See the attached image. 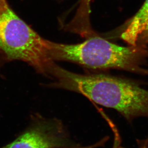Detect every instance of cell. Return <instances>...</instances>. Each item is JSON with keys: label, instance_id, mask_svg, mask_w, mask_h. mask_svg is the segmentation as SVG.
<instances>
[{"label": "cell", "instance_id": "obj_1", "mask_svg": "<svg viewBox=\"0 0 148 148\" xmlns=\"http://www.w3.org/2000/svg\"><path fill=\"white\" fill-rule=\"evenodd\" d=\"M49 76L53 82L46 84L48 87L81 94L98 105L114 109L130 123L138 117L148 119V90L134 81L102 73L79 74L55 62Z\"/></svg>", "mask_w": 148, "mask_h": 148}, {"label": "cell", "instance_id": "obj_2", "mask_svg": "<svg viewBox=\"0 0 148 148\" xmlns=\"http://www.w3.org/2000/svg\"><path fill=\"white\" fill-rule=\"evenodd\" d=\"M50 55L53 61H66L94 70L116 69L148 76L144 68L148 50L139 45L121 46L103 38L95 36L75 44L50 41Z\"/></svg>", "mask_w": 148, "mask_h": 148}, {"label": "cell", "instance_id": "obj_3", "mask_svg": "<svg viewBox=\"0 0 148 148\" xmlns=\"http://www.w3.org/2000/svg\"><path fill=\"white\" fill-rule=\"evenodd\" d=\"M50 41L42 38L18 16L10 6L0 14V55L4 61L20 60L49 76L53 61Z\"/></svg>", "mask_w": 148, "mask_h": 148}, {"label": "cell", "instance_id": "obj_4", "mask_svg": "<svg viewBox=\"0 0 148 148\" xmlns=\"http://www.w3.org/2000/svg\"><path fill=\"white\" fill-rule=\"evenodd\" d=\"M69 143L68 133L60 120L36 115L23 134L1 148H61Z\"/></svg>", "mask_w": 148, "mask_h": 148}, {"label": "cell", "instance_id": "obj_5", "mask_svg": "<svg viewBox=\"0 0 148 148\" xmlns=\"http://www.w3.org/2000/svg\"><path fill=\"white\" fill-rule=\"evenodd\" d=\"M148 20V0H146L136 14L127 23L122 33L123 40L131 46H136L138 35Z\"/></svg>", "mask_w": 148, "mask_h": 148}, {"label": "cell", "instance_id": "obj_6", "mask_svg": "<svg viewBox=\"0 0 148 148\" xmlns=\"http://www.w3.org/2000/svg\"><path fill=\"white\" fill-rule=\"evenodd\" d=\"M148 44V20L137 38L136 45L146 47Z\"/></svg>", "mask_w": 148, "mask_h": 148}, {"label": "cell", "instance_id": "obj_7", "mask_svg": "<svg viewBox=\"0 0 148 148\" xmlns=\"http://www.w3.org/2000/svg\"><path fill=\"white\" fill-rule=\"evenodd\" d=\"M109 137L106 136L99 141L92 144L90 145L85 146H79V147H71V148H98L99 147H103L105 144L109 140Z\"/></svg>", "mask_w": 148, "mask_h": 148}, {"label": "cell", "instance_id": "obj_8", "mask_svg": "<svg viewBox=\"0 0 148 148\" xmlns=\"http://www.w3.org/2000/svg\"><path fill=\"white\" fill-rule=\"evenodd\" d=\"M136 142L138 148H148V135L144 139H137Z\"/></svg>", "mask_w": 148, "mask_h": 148}, {"label": "cell", "instance_id": "obj_9", "mask_svg": "<svg viewBox=\"0 0 148 148\" xmlns=\"http://www.w3.org/2000/svg\"><path fill=\"white\" fill-rule=\"evenodd\" d=\"M9 6V5L6 0H0V14Z\"/></svg>", "mask_w": 148, "mask_h": 148}, {"label": "cell", "instance_id": "obj_10", "mask_svg": "<svg viewBox=\"0 0 148 148\" xmlns=\"http://www.w3.org/2000/svg\"><path fill=\"white\" fill-rule=\"evenodd\" d=\"M3 61H4V60H3V58L1 57V56L0 55V67H1V63H3Z\"/></svg>", "mask_w": 148, "mask_h": 148}, {"label": "cell", "instance_id": "obj_11", "mask_svg": "<svg viewBox=\"0 0 148 148\" xmlns=\"http://www.w3.org/2000/svg\"></svg>", "mask_w": 148, "mask_h": 148}]
</instances>
